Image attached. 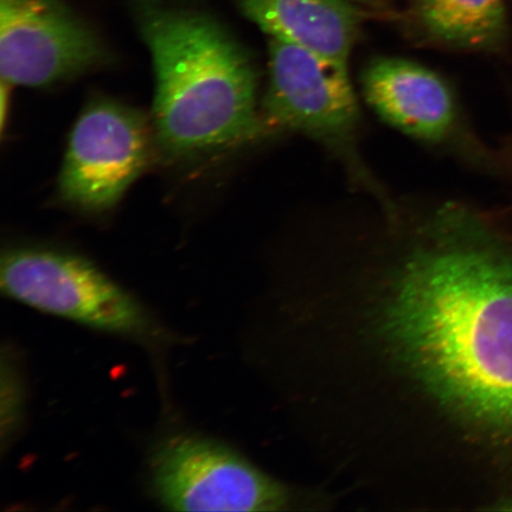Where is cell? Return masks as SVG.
I'll list each match as a JSON object with an SVG mask.
<instances>
[{"instance_id": "obj_1", "label": "cell", "mask_w": 512, "mask_h": 512, "mask_svg": "<svg viewBox=\"0 0 512 512\" xmlns=\"http://www.w3.org/2000/svg\"><path fill=\"white\" fill-rule=\"evenodd\" d=\"M387 330L418 373L512 448V238L488 211L446 202L416 216Z\"/></svg>"}, {"instance_id": "obj_2", "label": "cell", "mask_w": 512, "mask_h": 512, "mask_svg": "<svg viewBox=\"0 0 512 512\" xmlns=\"http://www.w3.org/2000/svg\"><path fill=\"white\" fill-rule=\"evenodd\" d=\"M137 22L155 67L153 117L165 152L200 155L265 133L253 63L215 19L142 2Z\"/></svg>"}, {"instance_id": "obj_3", "label": "cell", "mask_w": 512, "mask_h": 512, "mask_svg": "<svg viewBox=\"0 0 512 512\" xmlns=\"http://www.w3.org/2000/svg\"><path fill=\"white\" fill-rule=\"evenodd\" d=\"M264 131L302 134L341 162L351 182L379 201L387 219L400 207L370 171L360 149V108L350 73L305 49L271 40Z\"/></svg>"}, {"instance_id": "obj_4", "label": "cell", "mask_w": 512, "mask_h": 512, "mask_svg": "<svg viewBox=\"0 0 512 512\" xmlns=\"http://www.w3.org/2000/svg\"><path fill=\"white\" fill-rule=\"evenodd\" d=\"M0 286L5 296L70 322L152 343L155 320L132 294L81 256L46 248L3 254Z\"/></svg>"}, {"instance_id": "obj_5", "label": "cell", "mask_w": 512, "mask_h": 512, "mask_svg": "<svg viewBox=\"0 0 512 512\" xmlns=\"http://www.w3.org/2000/svg\"><path fill=\"white\" fill-rule=\"evenodd\" d=\"M150 478L157 501L174 511H273L287 501L274 480L200 435L163 441L152 453Z\"/></svg>"}, {"instance_id": "obj_6", "label": "cell", "mask_w": 512, "mask_h": 512, "mask_svg": "<svg viewBox=\"0 0 512 512\" xmlns=\"http://www.w3.org/2000/svg\"><path fill=\"white\" fill-rule=\"evenodd\" d=\"M362 91L368 105L396 130L497 176L496 150L479 138L451 86L433 70L382 57L363 70Z\"/></svg>"}, {"instance_id": "obj_7", "label": "cell", "mask_w": 512, "mask_h": 512, "mask_svg": "<svg viewBox=\"0 0 512 512\" xmlns=\"http://www.w3.org/2000/svg\"><path fill=\"white\" fill-rule=\"evenodd\" d=\"M150 153V132L142 115L117 102L96 101L70 133L60 194L81 209H111L145 170Z\"/></svg>"}, {"instance_id": "obj_8", "label": "cell", "mask_w": 512, "mask_h": 512, "mask_svg": "<svg viewBox=\"0 0 512 512\" xmlns=\"http://www.w3.org/2000/svg\"><path fill=\"white\" fill-rule=\"evenodd\" d=\"M106 59L93 30L60 0H0V76L8 85H53Z\"/></svg>"}, {"instance_id": "obj_9", "label": "cell", "mask_w": 512, "mask_h": 512, "mask_svg": "<svg viewBox=\"0 0 512 512\" xmlns=\"http://www.w3.org/2000/svg\"><path fill=\"white\" fill-rule=\"evenodd\" d=\"M243 15L271 40L310 51L348 70L363 12L348 0H238Z\"/></svg>"}, {"instance_id": "obj_10", "label": "cell", "mask_w": 512, "mask_h": 512, "mask_svg": "<svg viewBox=\"0 0 512 512\" xmlns=\"http://www.w3.org/2000/svg\"><path fill=\"white\" fill-rule=\"evenodd\" d=\"M412 21L433 46L491 55L509 47L507 0H415Z\"/></svg>"}, {"instance_id": "obj_11", "label": "cell", "mask_w": 512, "mask_h": 512, "mask_svg": "<svg viewBox=\"0 0 512 512\" xmlns=\"http://www.w3.org/2000/svg\"><path fill=\"white\" fill-rule=\"evenodd\" d=\"M497 177L512 185V127L496 149Z\"/></svg>"}, {"instance_id": "obj_12", "label": "cell", "mask_w": 512, "mask_h": 512, "mask_svg": "<svg viewBox=\"0 0 512 512\" xmlns=\"http://www.w3.org/2000/svg\"><path fill=\"white\" fill-rule=\"evenodd\" d=\"M348 2L356 5L367 6V8L380 12L387 11L386 3H384V0H348Z\"/></svg>"}, {"instance_id": "obj_13", "label": "cell", "mask_w": 512, "mask_h": 512, "mask_svg": "<svg viewBox=\"0 0 512 512\" xmlns=\"http://www.w3.org/2000/svg\"><path fill=\"white\" fill-rule=\"evenodd\" d=\"M504 503H505V505H504L503 509L512 510V498H509L508 501H505Z\"/></svg>"}]
</instances>
